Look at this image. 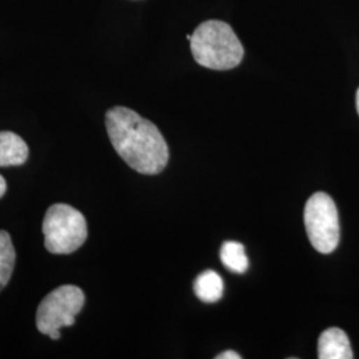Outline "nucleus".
<instances>
[{
	"mask_svg": "<svg viewBox=\"0 0 359 359\" xmlns=\"http://www.w3.org/2000/svg\"><path fill=\"white\" fill-rule=\"evenodd\" d=\"M196 295L204 302H217L224 295V283L219 274L213 270L201 273L193 285Z\"/></svg>",
	"mask_w": 359,
	"mask_h": 359,
	"instance_id": "nucleus-8",
	"label": "nucleus"
},
{
	"mask_svg": "<svg viewBox=\"0 0 359 359\" xmlns=\"http://www.w3.org/2000/svg\"><path fill=\"white\" fill-rule=\"evenodd\" d=\"M105 127L117 154L142 175H157L167 167L169 149L152 121L126 107H114L105 115Z\"/></svg>",
	"mask_w": 359,
	"mask_h": 359,
	"instance_id": "nucleus-1",
	"label": "nucleus"
},
{
	"mask_svg": "<svg viewBox=\"0 0 359 359\" xmlns=\"http://www.w3.org/2000/svg\"><path fill=\"white\" fill-rule=\"evenodd\" d=\"M355 104H357V111H358L359 115V90H357V97H355Z\"/></svg>",
	"mask_w": 359,
	"mask_h": 359,
	"instance_id": "nucleus-14",
	"label": "nucleus"
},
{
	"mask_svg": "<svg viewBox=\"0 0 359 359\" xmlns=\"http://www.w3.org/2000/svg\"><path fill=\"white\" fill-rule=\"evenodd\" d=\"M305 228L309 241L322 255H329L339 244V218L333 198L323 192L314 193L305 205Z\"/></svg>",
	"mask_w": 359,
	"mask_h": 359,
	"instance_id": "nucleus-4",
	"label": "nucleus"
},
{
	"mask_svg": "<svg viewBox=\"0 0 359 359\" xmlns=\"http://www.w3.org/2000/svg\"><path fill=\"white\" fill-rule=\"evenodd\" d=\"M48 337L51 338L52 341H57V339H60L62 333H60V330H53V332H51V333L48 334Z\"/></svg>",
	"mask_w": 359,
	"mask_h": 359,
	"instance_id": "nucleus-13",
	"label": "nucleus"
},
{
	"mask_svg": "<svg viewBox=\"0 0 359 359\" xmlns=\"http://www.w3.org/2000/svg\"><path fill=\"white\" fill-rule=\"evenodd\" d=\"M318 358H354L346 333L338 327H330L325 330L318 339Z\"/></svg>",
	"mask_w": 359,
	"mask_h": 359,
	"instance_id": "nucleus-6",
	"label": "nucleus"
},
{
	"mask_svg": "<svg viewBox=\"0 0 359 359\" xmlns=\"http://www.w3.org/2000/svg\"><path fill=\"white\" fill-rule=\"evenodd\" d=\"M26 142L10 130L0 132V167L23 165L28 158Z\"/></svg>",
	"mask_w": 359,
	"mask_h": 359,
	"instance_id": "nucleus-7",
	"label": "nucleus"
},
{
	"mask_svg": "<svg viewBox=\"0 0 359 359\" xmlns=\"http://www.w3.org/2000/svg\"><path fill=\"white\" fill-rule=\"evenodd\" d=\"M43 234L46 249L50 253L71 255L87 240V221L75 208L55 204L48 208L44 216Z\"/></svg>",
	"mask_w": 359,
	"mask_h": 359,
	"instance_id": "nucleus-3",
	"label": "nucleus"
},
{
	"mask_svg": "<svg viewBox=\"0 0 359 359\" xmlns=\"http://www.w3.org/2000/svg\"><path fill=\"white\" fill-rule=\"evenodd\" d=\"M194 60L216 71L236 68L244 57V47L228 23L206 20L197 27L191 39Z\"/></svg>",
	"mask_w": 359,
	"mask_h": 359,
	"instance_id": "nucleus-2",
	"label": "nucleus"
},
{
	"mask_svg": "<svg viewBox=\"0 0 359 359\" xmlns=\"http://www.w3.org/2000/svg\"><path fill=\"white\" fill-rule=\"evenodd\" d=\"M86 295L74 285H63L52 290L39 305L36 327L41 334L75 325V317L84 308Z\"/></svg>",
	"mask_w": 359,
	"mask_h": 359,
	"instance_id": "nucleus-5",
	"label": "nucleus"
},
{
	"mask_svg": "<svg viewBox=\"0 0 359 359\" xmlns=\"http://www.w3.org/2000/svg\"><path fill=\"white\" fill-rule=\"evenodd\" d=\"M217 359H240L241 358V355L238 354V353H236V351H233V350H228V351H224V353H221L219 355L216 357Z\"/></svg>",
	"mask_w": 359,
	"mask_h": 359,
	"instance_id": "nucleus-11",
	"label": "nucleus"
},
{
	"mask_svg": "<svg viewBox=\"0 0 359 359\" xmlns=\"http://www.w3.org/2000/svg\"><path fill=\"white\" fill-rule=\"evenodd\" d=\"M7 191V182L4 177L0 175V198L4 196V193Z\"/></svg>",
	"mask_w": 359,
	"mask_h": 359,
	"instance_id": "nucleus-12",
	"label": "nucleus"
},
{
	"mask_svg": "<svg viewBox=\"0 0 359 359\" xmlns=\"http://www.w3.org/2000/svg\"><path fill=\"white\" fill-rule=\"evenodd\" d=\"M219 257L222 264L234 273H245L248 266H249V261L248 257L245 255L244 245L237 243V241H226L222 244Z\"/></svg>",
	"mask_w": 359,
	"mask_h": 359,
	"instance_id": "nucleus-9",
	"label": "nucleus"
},
{
	"mask_svg": "<svg viewBox=\"0 0 359 359\" xmlns=\"http://www.w3.org/2000/svg\"><path fill=\"white\" fill-rule=\"evenodd\" d=\"M15 249L11 236L7 231H0V292L10 283L15 266Z\"/></svg>",
	"mask_w": 359,
	"mask_h": 359,
	"instance_id": "nucleus-10",
	"label": "nucleus"
}]
</instances>
